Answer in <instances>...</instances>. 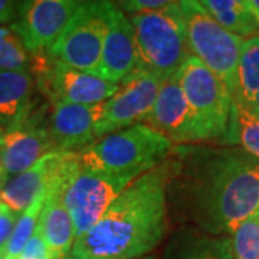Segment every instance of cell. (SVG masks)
<instances>
[{
  "mask_svg": "<svg viewBox=\"0 0 259 259\" xmlns=\"http://www.w3.org/2000/svg\"><path fill=\"white\" fill-rule=\"evenodd\" d=\"M177 202L200 231L228 236L259 212V160L239 147L185 148Z\"/></svg>",
  "mask_w": 259,
  "mask_h": 259,
  "instance_id": "1",
  "label": "cell"
},
{
  "mask_svg": "<svg viewBox=\"0 0 259 259\" xmlns=\"http://www.w3.org/2000/svg\"><path fill=\"white\" fill-rule=\"evenodd\" d=\"M168 166L137 177L82 236L68 259H139L166 235Z\"/></svg>",
  "mask_w": 259,
  "mask_h": 259,
  "instance_id": "2",
  "label": "cell"
},
{
  "mask_svg": "<svg viewBox=\"0 0 259 259\" xmlns=\"http://www.w3.org/2000/svg\"><path fill=\"white\" fill-rule=\"evenodd\" d=\"M171 150L173 144L166 137L140 122L95 140L75 156L88 170L140 177L164 161Z\"/></svg>",
  "mask_w": 259,
  "mask_h": 259,
  "instance_id": "3",
  "label": "cell"
},
{
  "mask_svg": "<svg viewBox=\"0 0 259 259\" xmlns=\"http://www.w3.org/2000/svg\"><path fill=\"white\" fill-rule=\"evenodd\" d=\"M139 55V72H150L164 79L175 76L192 55L180 2H171L164 9L133 15Z\"/></svg>",
  "mask_w": 259,
  "mask_h": 259,
  "instance_id": "4",
  "label": "cell"
},
{
  "mask_svg": "<svg viewBox=\"0 0 259 259\" xmlns=\"http://www.w3.org/2000/svg\"><path fill=\"white\" fill-rule=\"evenodd\" d=\"M180 10L192 55L210 69L233 95L236 69L245 39L223 29L199 0L180 2Z\"/></svg>",
  "mask_w": 259,
  "mask_h": 259,
  "instance_id": "5",
  "label": "cell"
},
{
  "mask_svg": "<svg viewBox=\"0 0 259 259\" xmlns=\"http://www.w3.org/2000/svg\"><path fill=\"white\" fill-rule=\"evenodd\" d=\"M136 179L134 175H112L83 168L74 156L62 199L74 223L75 239L90 231Z\"/></svg>",
  "mask_w": 259,
  "mask_h": 259,
  "instance_id": "6",
  "label": "cell"
},
{
  "mask_svg": "<svg viewBox=\"0 0 259 259\" xmlns=\"http://www.w3.org/2000/svg\"><path fill=\"white\" fill-rule=\"evenodd\" d=\"M111 5L112 2H81L62 33L48 51L51 59L94 75L101 59Z\"/></svg>",
  "mask_w": 259,
  "mask_h": 259,
  "instance_id": "7",
  "label": "cell"
},
{
  "mask_svg": "<svg viewBox=\"0 0 259 259\" xmlns=\"http://www.w3.org/2000/svg\"><path fill=\"white\" fill-rule=\"evenodd\" d=\"M175 78L193 110L206 141H222L233 102L228 87L193 55L183 62Z\"/></svg>",
  "mask_w": 259,
  "mask_h": 259,
  "instance_id": "8",
  "label": "cell"
},
{
  "mask_svg": "<svg viewBox=\"0 0 259 259\" xmlns=\"http://www.w3.org/2000/svg\"><path fill=\"white\" fill-rule=\"evenodd\" d=\"M164 81L158 75L139 72L128 82L122 83L118 93L104 104L94 130L95 140L147 120Z\"/></svg>",
  "mask_w": 259,
  "mask_h": 259,
  "instance_id": "9",
  "label": "cell"
},
{
  "mask_svg": "<svg viewBox=\"0 0 259 259\" xmlns=\"http://www.w3.org/2000/svg\"><path fill=\"white\" fill-rule=\"evenodd\" d=\"M78 0H25L18 2V18L10 25L29 55L48 52L72 18Z\"/></svg>",
  "mask_w": 259,
  "mask_h": 259,
  "instance_id": "10",
  "label": "cell"
},
{
  "mask_svg": "<svg viewBox=\"0 0 259 259\" xmlns=\"http://www.w3.org/2000/svg\"><path fill=\"white\" fill-rule=\"evenodd\" d=\"M36 81L40 93L52 104H100L108 101L121 87L90 72L55 62L54 59H51V64L44 72L36 75Z\"/></svg>",
  "mask_w": 259,
  "mask_h": 259,
  "instance_id": "11",
  "label": "cell"
},
{
  "mask_svg": "<svg viewBox=\"0 0 259 259\" xmlns=\"http://www.w3.org/2000/svg\"><path fill=\"white\" fill-rule=\"evenodd\" d=\"M51 150L55 148L45 121V110H35L26 120L3 134L0 146L2 185L28 170Z\"/></svg>",
  "mask_w": 259,
  "mask_h": 259,
  "instance_id": "12",
  "label": "cell"
},
{
  "mask_svg": "<svg viewBox=\"0 0 259 259\" xmlns=\"http://www.w3.org/2000/svg\"><path fill=\"white\" fill-rule=\"evenodd\" d=\"M139 74V55L130 18L112 3L102 42L101 59L94 75L122 85Z\"/></svg>",
  "mask_w": 259,
  "mask_h": 259,
  "instance_id": "13",
  "label": "cell"
},
{
  "mask_svg": "<svg viewBox=\"0 0 259 259\" xmlns=\"http://www.w3.org/2000/svg\"><path fill=\"white\" fill-rule=\"evenodd\" d=\"M146 124L171 144H196L206 141L192 107L175 76L164 81Z\"/></svg>",
  "mask_w": 259,
  "mask_h": 259,
  "instance_id": "14",
  "label": "cell"
},
{
  "mask_svg": "<svg viewBox=\"0 0 259 259\" xmlns=\"http://www.w3.org/2000/svg\"><path fill=\"white\" fill-rule=\"evenodd\" d=\"M75 153H66L48 183L45 204L39 218V228L51 259H68L75 242L72 219L64 204V186L74 161Z\"/></svg>",
  "mask_w": 259,
  "mask_h": 259,
  "instance_id": "15",
  "label": "cell"
},
{
  "mask_svg": "<svg viewBox=\"0 0 259 259\" xmlns=\"http://www.w3.org/2000/svg\"><path fill=\"white\" fill-rule=\"evenodd\" d=\"M104 104H52L48 128L55 150L75 153L95 141L94 130L101 117Z\"/></svg>",
  "mask_w": 259,
  "mask_h": 259,
  "instance_id": "16",
  "label": "cell"
},
{
  "mask_svg": "<svg viewBox=\"0 0 259 259\" xmlns=\"http://www.w3.org/2000/svg\"><path fill=\"white\" fill-rule=\"evenodd\" d=\"M68 151L51 150L23 173L12 177L0 186V203L13 212H23L40 192L48 187L51 177L61 164Z\"/></svg>",
  "mask_w": 259,
  "mask_h": 259,
  "instance_id": "17",
  "label": "cell"
},
{
  "mask_svg": "<svg viewBox=\"0 0 259 259\" xmlns=\"http://www.w3.org/2000/svg\"><path fill=\"white\" fill-rule=\"evenodd\" d=\"M35 78L29 72L0 69V127L12 128L35 111Z\"/></svg>",
  "mask_w": 259,
  "mask_h": 259,
  "instance_id": "18",
  "label": "cell"
},
{
  "mask_svg": "<svg viewBox=\"0 0 259 259\" xmlns=\"http://www.w3.org/2000/svg\"><path fill=\"white\" fill-rule=\"evenodd\" d=\"M232 101L259 118V35L243 40Z\"/></svg>",
  "mask_w": 259,
  "mask_h": 259,
  "instance_id": "19",
  "label": "cell"
},
{
  "mask_svg": "<svg viewBox=\"0 0 259 259\" xmlns=\"http://www.w3.org/2000/svg\"><path fill=\"white\" fill-rule=\"evenodd\" d=\"M164 259H231L228 238H216L193 228H186L173 235L164 252Z\"/></svg>",
  "mask_w": 259,
  "mask_h": 259,
  "instance_id": "20",
  "label": "cell"
},
{
  "mask_svg": "<svg viewBox=\"0 0 259 259\" xmlns=\"http://www.w3.org/2000/svg\"><path fill=\"white\" fill-rule=\"evenodd\" d=\"M223 29L241 37L259 35V26L245 5V0H199Z\"/></svg>",
  "mask_w": 259,
  "mask_h": 259,
  "instance_id": "21",
  "label": "cell"
},
{
  "mask_svg": "<svg viewBox=\"0 0 259 259\" xmlns=\"http://www.w3.org/2000/svg\"><path fill=\"white\" fill-rule=\"evenodd\" d=\"M47 192L48 187L44 192L37 194L33 199V202L19 214L18 222L13 228L9 241L6 242L5 248L0 250V259H19L22 250L26 246L30 236L36 229L40 213L45 204V199H47Z\"/></svg>",
  "mask_w": 259,
  "mask_h": 259,
  "instance_id": "22",
  "label": "cell"
},
{
  "mask_svg": "<svg viewBox=\"0 0 259 259\" xmlns=\"http://www.w3.org/2000/svg\"><path fill=\"white\" fill-rule=\"evenodd\" d=\"M221 143L236 146L259 160V118L243 111L232 102L228 131Z\"/></svg>",
  "mask_w": 259,
  "mask_h": 259,
  "instance_id": "23",
  "label": "cell"
},
{
  "mask_svg": "<svg viewBox=\"0 0 259 259\" xmlns=\"http://www.w3.org/2000/svg\"><path fill=\"white\" fill-rule=\"evenodd\" d=\"M226 238L231 259H259V212L243 221Z\"/></svg>",
  "mask_w": 259,
  "mask_h": 259,
  "instance_id": "24",
  "label": "cell"
},
{
  "mask_svg": "<svg viewBox=\"0 0 259 259\" xmlns=\"http://www.w3.org/2000/svg\"><path fill=\"white\" fill-rule=\"evenodd\" d=\"M30 55L13 29L0 26V69L29 72Z\"/></svg>",
  "mask_w": 259,
  "mask_h": 259,
  "instance_id": "25",
  "label": "cell"
},
{
  "mask_svg": "<svg viewBox=\"0 0 259 259\" xmlns=\"http://www.w3.org/2000/svg\"><path fill=\"white\" fill-rule=\"evenodd\" d=\"M171 2H167V0H125V2L115 3V6L122 12H128L133 16V15L164 9Z\"/></svg>",
  "mask_w": 259,
  "mask_h": 259,
  "instance_id": "26",
  "label": "cell"
},
{
  "mask_svg": "<svg viewBox=\"0 0 259 259\" xmlns=\"http://www.w3.org/2000/svg\"><path fill=\"white\" fill-rule=\"evenodd\" d=\"M19 259H51L49 250L47 248V243H45L44 238H42L39 225L36 226L33 235L30 236V239L26 243V246L22 250Z\"/></svg>",
  "mask_w": 259,
  "mask_h": 259,
  "instance_id": "27",
  "label": "cell"
},
{
  "mask_svg": "<svg viewBox=\"0 0 259 259\" xmlns=\"http://www.w3.org/2000/svg\"><path fill=\"white\" fill-rule=\"evenodd\" d=\"M19 213L13 212L6 204L0 203V250L5 248L6 242L9 241L13 228L18 222Z\"/></svg>",
  "mask_w": 259,
  "mask_h": 259,
  "instance_id": "28",
  "label": "cell"
},
{
  "mask_svg": "<svg viewBox=\"0 0 259 259\" xmlns=\"http://www.w3.org/2000/svg\"><path fill=\"white\" fill-rule=\"evenodd\" d=\"M18 18V2L0 0V23H13Z\"/></svg>",
  "mask_w": 259,
  "mask_h": 259,
  "instance_id": "29",
  "label": "cell"
},
{
  "mask_svg": "<svg viewBox=\"0 0 259 259\" xmlns=\"http://www.w3.org/2000/svg\"><path fill=\"white\" fill-rule=\"evenodd\" d=\"M245 5H246L252 18L255 19V22L259 26V0H245Z\"/></svg>",
  "mask_w": 259,
  "mask_h": 259,
  "instance_id": "30",
  "label": "cell"
},
{
  "mask_svg": "<svg viewBox=\"0 0 259 259\" xmlns=\"http://www.w3.org/2000/svg\"><path fill=\"white\" fill-rule=\"evenodd\" d=\"M3 134H5V131L0 127V146H2V141H3Z\"/></svg>",
  "mask_w": 259,
  "mask_h": 259,
  "instance_id": "31",
  "label": "cell"
},
{
  "mask_svg": "<svg viewBox=\"0 0 259 259\" xmlns=\"http://www.w3.org/2000/svg\"><path fill=\"white\" fill-rule=\"evenodd\" d=\"M2 180H3V170H2V163H0V186H2Z\"/></svg>",
  "mask_w": 259,
  "mask_h": 259,
  "instance_id": "32",
  "label": "cell"
},
{
  "mask_svg": "<svg viewBox=\"0 0 259 259\" xmlns=\"http://www.w3.org/2000/svg\"><path fill=\"white\" fill-rule=\"evenodd\" d=\"M139 259H157L156 256H153V255H147V256H144V258H139Z\"/></svg>",
  "mask_w": 259,
  "mask_h": 259,
  "instance_id": "33",
  "label": "cell"
}]
</instances>
